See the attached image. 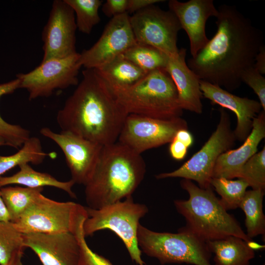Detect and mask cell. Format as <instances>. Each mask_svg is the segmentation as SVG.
Here are the masks:
<instances>
[{"mask_svg":"<svg viewBox=\"0 0 265 265\" xmlns=\"http://www.w3.org/2000/svg\"><path fill=\"white\" fill-rule=\"evenodd\" d=\"M88 217L85 207L73 202H58L40 194L20 218L13 224L23 234H74Z\"/></svg>","mask_w":265,"mask_h":265,"instance_id":"ba28073f","label":"cell"},{"mask_svg":"<svg viewBox=\"0 0 265 265\" xmlns=\"http://www.w3.org/2000/svg\"><path fill=\"white\" fill-rule=\"evenodd\" d=\"M2 145H6L4 141L0 138V146Z\"/></svg>","mask_w":265,"mask_h":265,"instance_id":"60d3db41","label":"cell"},{"mask_svg":"<svg viewBox=\"0 0 265 265\" xmlns=\"http://www.w3.org/2000/svg\"><path fill=\"white\" fill-rule=\"evenodd\" d=\"M23 234L11 222H0V265H14L22 260Z\"/></svg>","mask_w":265,"mask_h":265,"instance_id":"4316f807","label":"cell"},{"mask_svg":"<svg viewBox=\"0 0 265 265\" xmlns=\"http://www.w3.org/2000/svg\"><path fill=\"white\" fill-rule=\"evenodd\" d=\"M128 0H107L102 6L104 14L109 18L127 13Z\"/></svg>","mask_w":265,"mask_h":265,"instance_id":"e575fe53","label":"cell"},{"mask_svg":"<svg viewBox=\"0 0 265 265\" xmlns=\"http://www.w3.org/2000/svg\"><path fill=\"white\" fill-rule=\"evenodd\" d=\"M40 133L62 150L71 180L84 186L93 173L103 146L70 132H55L47 127L41 128Z\"/></svg>","mask_w":265,"mask_h":265,"instance_id":"5bb4252c","label":"cell"},{"mask_svg":"<svg viewBox=\"0 0 265 265\" xmlns=\"http://www.w3.org/2000/svg\"><path fill=\"white\" fill-rule=\"evenodd\" d=\"M186 49H179L174 57H168L165 68L177 90L182 109L201 114L203 111L200 79L187 66L186 61Z\"/></svg>","mask_w":265,"mask_h":265,"instance_id":"ffe728a7","label":"cell"},{"mask_svg":"<svg viewBox=\"0 0 265 265\" xmlns=\"http://www.w3.org/2000/svg\"><path fill=\"white\" fill-rule=\"evenodd\" d=\"M136 44L129 14L113 17L98 40L91 48L80 53V64L85 69H98Z\"/></svg>","mask_w":265,"mask_h":265,"instance_id":"4fadbf2b","label":"cell"},{"mask_svg":"<svg viewBox=\"0 0 265 265\" xmlns=\"http://www.w3.org/2000/svg\"><path fill=\"white\" fill-rule=\"evenodd\" d=\"M19 167L20 170L15 174L8 177H0V188L11 184L21 185L31 188L49 186L65 191L72 198L77 197L72 190L75 183L71 179L65 182L59 181L49 173L35 170L27 163Z\"/></svg>","mask_w":265,"mask_h":265,"instance_id":"7402d4cb","label":"cell"},{"mask_svg":"<svg viewBox=\"0 0 265 265\" xmlns=\"http://www.w3.org/2000/svg\"><path fill=\"white\" fill-rule=\"evenodd\" d=\"M264 265H265V264H264Z\"/></svg>","mask_w":265,"mask_h":265,"instance_id":"7bdbcfd3","label":"cell"},{"mask_svg":"<svg viewBox=\"0 0 265 265\" xmlns=\"http://www.w3.org/2000/svg\"><path fill=\"white\" fill-rule=\"evenodd\" d=\"M25 248L31 249L43 265H79L80 246L75 234H23Z\"/></svg>","mask_w":265,"mask_h":265,"instance_id":"2e32d148","label":"cell"},{"mask_svg":"<svg viewBox=\"0 0 265 265\" xmlns=\"http://www.w3.org/2000/svg\"><path fill=\"white\" fill-rule=\"evenodd\" d=\"M238 178L245 180L252 189H265V147L243 165Z\"/></svg>","mask_w":265,"mask_h":265,"instance_id":"1f68e13d","label":"cell"},{"mask_svg":"<svg viewBox=\"0 0 265 265\" xmlns=\"http://www.w3.org/2000/svg\"><path fill=\"white\" fill-rule=\"evenodd\" d=\"M128 114L97 70L85 69L56 121L61 131L105 146L117 141Z\"/></svg>","mask_w":265,"mask_h":265,"instance_id":"7a4b0ae2","label":"cell"},{"mask_svg":"<svg viewBox=\"0 0 265 265\" xmlns=\"http://www.w3.org/2000/svg\"><path fill=\"white\" fill-rule=\"evenodd\" d=\"M14 265H24L22 263V260L19 261L16 264H15Z\"/></svg>","mask_w":265,"mask_h":265,"instance_id":"b9f144b4","label":"cell"},{"mask_svg":"<svg viewBox=\"0 0 265 265\" xmlns=\"http://www.w3.org/2000/svg\"><path fill=\"white\" fill-rule=\"evenodd\" d=\"M241 80L251 88L257 95L262 109L265 111V78L253 66L245 69L241 74Z\"/></svg>","mask_w":265,"mask_h":265,"instance_id":"836d02e7","label":"cell"},{"mask_svg":"<svg viewBox=\"0 0 265 265\" xmlns=\"http://www.w3.org/2000/svg\"><path fill=\"white\" fill-rule=\"evenodd\" d=\"M74 11L77 28L89 34L100 21L99 9L102 4L100 0H65Z\"/></svg>","mask_w":265,"mask_h":265,"instance_id":"4dcf8cb0","label":"cell"},{"mask_svg":"<svg viewBox=\"0 0 265 265\" xmlns=\"http://www.w3.org/2000/svg\"><path fill=\"white\" fill-rule=\"evenodd\" d=\"M137 241L141 252L157 259L161 265H212L207 242L181 228L177 233L158 232L139 224Z\"/></svg>","mask_w":265,"mask_h":265,"instance_id":"52a82bcc","label":"cell"},{"mask_svg":"<svg viewBox=\"0 0 265 265\" xmlns=\"http://www.w3.org/2000/svg\"><path fill=\"white\" fill-rule=\"evenodd\" d=\"M219 111L220 119L216 128L201 149L178 169L156 175L157 179L182 178L195 181L202 188L211 186L217 159L221 154L231 149L236 140L229 114L222 107Z\"/></svg>","mask_w":265,"mask_h":265,"instance_id":"9c48e42d","label":"cell"},{"mask_svg":"<svg viewBox=\"0 0 265 265\" xmlns=\"http://www.w3.org/2000/svg\"><path fill=\"white\" fill-rule=\"evenodd\" d=\"M75 235L80 246L79 265H112L108 260L94 252L90 248L85 240L82 226L78 229Z\"/></svg>","mask_w":265,"mask_h":265,"instance_id":"d6a6232c","label":"cell"},{"mask_svg":"<svg viewBox=\"0 0 265 265\" xmlns=\"http://www.w3.org/2000/svg\"><path fill=\"white\" fill-rule=\"evenodd\" d=\"M163 0H128L127 13H134Z\"/></svg>","mask_w":265,"mask_h":265,"instance_id":"8d00e7d4","label":"cell"},{"mask_svg":"<svg viewBox=\"0 0 265 265\" xmlns=\"http://www.w3.org/2000/svg\"><path fill=\"white\" fill-rule=\"evenodd\" d=\"M130 22L137 43L153 47L168 57L177 55L182 27L172 11L152 5L130 16Z\"/></svg>","mask_w":265,"mask_h":265,"instance_id":"30bf717a","label":"cell"},{"mask_svg":"<svg viewBox=\"0 0 265 265\" xmlns=\"http://www.w3.org/2000/svg\"><path fill=\"white\" fill-rule=\"evenodd\" d=\"M85 208L88 215L83 224L85 237L101 230H110L122 240L132 261L145 265L137 241L139 220L148 212L145 204L135 203L132 196L101 209Z\"/></svg>","mask_w":265,"mask_h":265,"instance_id":"8992f818","label":"cell"},{"mask_svg":"<svg viewBox=\"0 0 265 265\" xmlns=\"http://www.w3.org/2000/svg\"><path fill=\"white\" fill-rule=\"evenodd\" d=\"M95 69L111 87H124L132 85L147 74L122 55Z\"/></svg>","mask_w":265,"mask_h":265,"instance_id":"603a6c76","label":"cell"},{"mask_svg":"<svg viewBox=\"0 0 265 265\" xmlns=\"http://www.w3.org/2000/svg\"><path fill=\"white\" fill-rule=\"evenodd\" d=\"M1 196L9 215L10 222H17L42 193L43 187L7 186L0 188Z\"/></svg>","mask_w":265,"mask_h":265,"instance_id":"d4e9b609","label":"cell"},{"mask_svg":"<svg viewBox=\"0 0 265 265\" xmlns=\"http://www.w3.org/2000/svg\"><path fill=\"white\" fill-rule=\"evenodd\" d=\"M211 186L221 196L220 202L227 211L239 208L249 186L242 179L232 180L223 177L212 178Z\"/></svg>","mask_w":265,"mask_h":265,"instance_id":"f546056e","label":"cell"},{"mask_svg":"<svg viewBox=\"0 0 265 265\" xmlns=\"http://www.w3.org/2000/svg\"><path fill=\"white\" fill-rule=\"evenodd\" d=\"M174 138L185 145L187 148L191 146L193 142V136L187 129L178 131Z\"/></svg>","mask_w":265,"mask_h":265,"instance_id":"f35d334b","label":"cell"},{"mask_svg":"<svg viewBox=\"0 0 265 265\" xmlns=\"http://www.w3.org/2000/svg\"><path fill=\"white\" fill-rule=\"evenodd\" d=\"M50 154L43 150L40 139L30 136L14 154L0 155V177L17 166L29 163L40 164Z\"/></svg>","mask_w":265,"mask_h":265,"instance_id":"484cf974","label":"cell"},{"mask_svg":"<svg viewBox=\"0 0 265 265\" xmlns=\"http://www.w3.org/2000/svg\"><path fill=\"white\" fill-rule=\"evenodd\" d=\"M77 26L74 11L65 0H54L42 39L44 54L42 62L65 58L76 53Z\"/></svg>","mask_w":265,"mask_h":265,"instance_id":"9a60e30c","label":"cell"},{"mask_svg":"<svg viewBox=\"0 0 265 265\" xmlns=\"http://www.w3.org/2000/svg\"><path fill=\"white\" fill-rule=\"evenodd\" d=\"M18 88H20V81L17 78L0 84V98L13 93ZM30 137V132L28 130L20 125L6 122L0 115V138L4 141L6 145L19 149Z\"/></svg>","mask_w":265,"mask_h":265,"instance_id":"f1b7e54d","label":"cell"},{"mask_svg":"<svg viewBox=\"0 0 265 265\" xmlns=\"http://www.w3.org/2000/svg\"><path fill=\"white\" fill-rule=\"evenodd\" d=\"M145 173L140 154L118 141L103 146L93 173L84 185L87 207L99 209L132 196Z\"/></svg>","mask_w":265,"mask_h":265,"instance_id":"3957f363","label":"cell"},{"mask_svg":"<svg viewBox=\"0 0 265 265\" xmlns=\"http://www.w3.org/2000/svg\"><path fill=\"white\" fill-rule=\"evenodd\" d=\"M169 10L178 19L182 29L186 33L190 43L191 57H195L208 43L206 24L212 16L216 17L218 10L213 0H189L186 2L177 0L168 1Z\"/></svg>","mask_w":265,"mask_h":265,"instance_id":"e0dca14e","label":"cell"},{"mask_svg":"<svg viewBox=\"0 0 265 265\" xmlns=\"http://www.w3.org/2000/svg\"><path fill=\"white\" fill-rule=\"evenodd\" d=\"M265 190L252 189L246 191L239 206L245 213L246 235L252 239L265 235V216L263 212Z\"/></svg>","mask_w":265,"mask_h":265,"instance_id":"cb8c5ba5","label":"cell"},{"mask_svg":"<svg viewBox=\"0 0 265 265\" xmlns=\"http://www.w3.org/2000/svg\"><path fill=\"white\" fill-rule=\"evenodd\" d=\"M181 129H188L186 121L181 117L160 119L129 114L117 141L141 155L146 150L170 143Z\"/></svg>","mask_w":265,"mask_h":265,"instance_id":"7c38bea8","label":"cell"},{"mask_svg":"<svg viewBox=\"0 0 265 265\" xmlns=\"http://www.w3.org/2000/svg\"><path fill=\"white\" fill-rule=\"evenodd\" d=\"M188 148L185 145L174 138L170 143L169 151L173 159L181 160L185 158Z\"/></svg>","mask_w":265,"mask_h":265,"instance_id":"d590c367","label":"cell"},{"mask_svg":"<svg viewBox=\"0 0 265 265\" xmlns=\"http://www.w3.org/2000/svg\"><path fill=\"white\" fill-rule=\"evenodd\" d=\"M217 30L207 45L187 62L200 80L231 92L239 88L241 75L253 66L264 46L262 31L235 6L218 8Z\"/></svg>","mask_w":265,"mask_h":265,"instance_id":"6da1fadb","label":"cell"},{"mask_svg":"<svg viewBox=\"0 0 265 265\" xmlns=\"http://www.w3.org/2000/svg\"><path fill=\"white\" fill-rule=\"evenodd\" d=\"M110 87L128 114L160 119L181 117L183 114L176 86L164 69L147 73L132 85Z\"/></svg>","mask_w":265,"mask_h":265,"instance_id":"5b68a950","label":"cell"},{"mask_svg":"<svg viewBox=\"0 0 265 265\" xmlns=\"http://www.w3.org/2000/svg\"><path fill=\"white\" fill-rule=\"evenodd\" d=\"M122 55L146 73L157 69H165L168 57L153 47L138 43L127 50Z\"/></svg>","mask_w":265,"mask_h":265,"instance_id":"83f0119b","label":"cell"},{"mask_svg":"<svg viewBox=\"0 0 265 265\" xmlns=\"http://www.w3.org/2000/svg\"><path fill=\"white\" fill-rule=\"evenodd\" d=\"M181 187L189 195L187 200H175L177 211L185 219L183 230L207 242L232 236L251 242L238 222L229 214L214 193L212 187L202 188L183 179Z\"/></svg>","mask_w":265,"mask_h":265,"instance_id":"277c9868","label":"cell"},{"mask_svg":"<svg viewBox=\"0 0 265 265\" xmlns=\"http://www.w3.org/2000/svg\"><path fill=\"white\" fill-rule=\"evenodd\" d=\"M253 67L261 74H265V46H262L257 54L253 64Z\"/></svg>","mask_w":265,"mask_h":265,"instance_id":"74e56055","label":"cell"},{"mask_svg":"<svg viewBox=\"0 0 265 265\" xmlns=\"http://www.w3.org/2000/svg\"><path fill=\"white\" fill-rule=\"evenodd\" d=\"M10 222L9 215L1 196L0 190V222Z\"/></svg>","mask_w":265,"mask_h":265,"instance_id":"ab89813d","label":"cell"},{"mask_svg":"<svg viewBox=\"0 0 265 265\" xmlns=\"http://www.w3.org/2000/svg\"><path fill=\"white\" fill-rule=\"evenodd\" d=\"M206 242L214 254V265H250L255 256V250L263 247L253 241L248 242L232 236Z\"/></svg>","mask_w":265,"mask_h":265,"instance_id":"44dd1931","label":"cell"},{"mask_svg":"<svg viewBox=\"0 0 265 265\" xmlns=\"http://www.w3.org/2000/svg\"><path fill=\"white\" fill-rule=\"evenodd\" d=\"M80 53L61 58H53L41 64L33 70L17 75L20 88L28 93L29 100L48 97L57 90L79 84L78 74L81 67Z\"/></svg>","mask_w":265,"mask_h":265,"instance_id":"8fae6325","label":"cell"},{"mask_svg":"<svg viewBox=\"0 0 265 265\" xmlns=\"http://www.w3.org/2000/svg\"><path fill=\"white\" fill-rule=\"evenodd\" d=\"M265 137V111L262 110L253 119L251 132L238 148L230 149L221 154L217 159L212 178L227 179L238 178L246 162L257 153L258 147Z\"/></svg>","mask_w":265,"mask_h":265,"instance_id":"d6986e66","label":"cell"},{"mask_svg":"<svg viewBox=\"0 0 265 265\" xmlns=\"http://www.w3.org/2000/svg\"><path fill=\"white\" fill-rule=\"evenodd\" d=\"M200 87L203 96L212 104L235 113L237 123L234 133L236 140L244 141L251 132L254 118L262 111L260 102L235 95L217 85L202 80H200Z\"/></svg>","mask_w":265,"mask_h":265,"instance_id":"ac0fdd59","label":"cell"}]
</instances>
